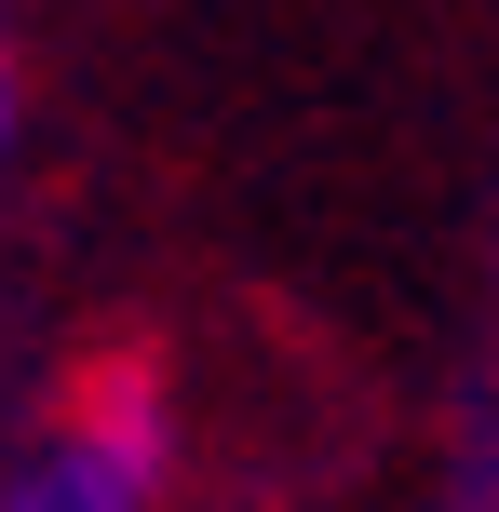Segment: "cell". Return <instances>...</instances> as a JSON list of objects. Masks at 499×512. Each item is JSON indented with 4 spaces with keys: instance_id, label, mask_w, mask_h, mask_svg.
<instances>
[{
    "instance_id": "cell-1",
    "label": "cell",
    "mask_w": 499,
    "mask_h": 512,
    "mask_svg": "<svg viewBox=\"0 0 499 512\" xmlns=\"http://www.w3.org/2000/svg\"><path fill=\"white\" fill-rule=\"evenodd\" d=\"M0 512H162V391H149V364H108L41 432V459L0 486Z\"/></svg>"
},
{
    "instance_id": "cell-2",
    "label": "cell",
    "mask_w": 499,
    "mask_h": 512,
    "mask_svg": "<svg viewBox=\"0 0 499 512\" xmlns=\"http://www.w3.org/2000/svg\"><path fill=\"white\" fill-rule=\"evenodd\" d=\"M0 149H14V68H0Z\"/></svg>"
}]
</instances>
